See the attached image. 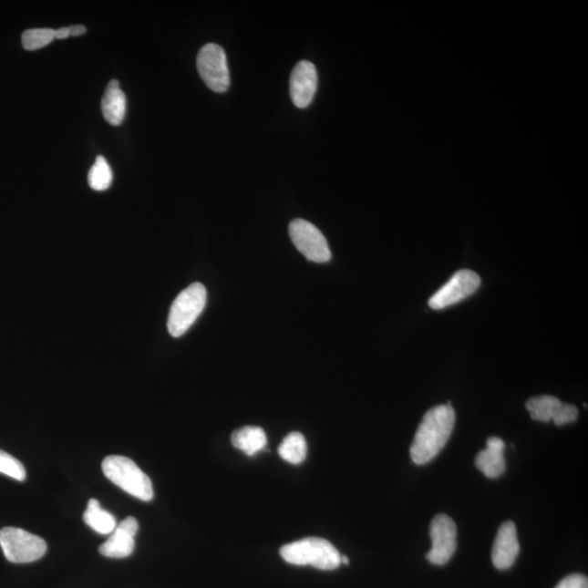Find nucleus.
Instances as JSON below:
<instances>
[{
    "instance_id": "ddd939ff",
    "label": "nucleus",
    "mask_w": 588,
    "mask_h": 588,
    "mask_svg": "<svg viewBox=\"0 0 588 588\" xmlns=\"http://www.w3.org/2000/svg\"><path fill=\"white\" fill-rule=\"evenodd\" d=\"M520 552L517 528L511 521L503 523L498 531L491 560L498 570L511 568Z\"/></svg>"
},
{
    "instance_id": "20e7f679",
    "label": "nucleus",
    "mask_w": 588,
    "mask_h": 588,
    "mask_svg": "<svg viewBox=\"0 0 588 588\" xmlns=\"http://www.w3.org/2000/svg\"><path fill=\"white\" fill-rule=\"evenodd\" d=\"M207 291L203 284L194 283L178 294L172 302L167 328L172 337L179 338L191 328L205 309Z\"/></svg>"
},
{
    "instance_id": "aec40b11",
    "label": "nucleus",
    "mask_w": 588,
    "mask_h": 588,
    "mask_svg": "<svg viewBox=\"0 0 588 588\" xmlns=\"http://www.w3.org/2000/svg\"><path fill=\"white\" fill-rule=\"evenodd\" d=\"M55 39L53 29H32L26 30L22 35V45L26 50H37L47 46Z\"/></svg>"
},
{
    "instance_id": "393cba45",
    "label": "nucleus",
    "mask_w": 588,
    "mask_h": 588,
    "mask_svg": "<svg viewBox=\"0 0 588 588\" xmlns=\"http://www.w3.org/2000/svg\"><path fill=\"white\" fill-rule=\"evenodd\" d=\"M341 563H344V564H349V563H350V562H349L348 557L341 556Z\"/></svg>"
},
{
    "instance_id": "f8f14e48",
    "label": "nucleus",
    "mask_w": 588,
    "mask_h": 588,
    "mask_svg": "<svg viewBox=\"0 0 588 588\" xmlns=\"http://www.w3.org/2000/svg\"><path fill=\"white\" fill-rule=\"evenodd\" d=\"M139 523L136 518L129 517L117 524L109 539L99 546V552L108 558H127L131 556L136 548V536Z\"/></svg>"
},
{
    "instance_id": "6ab92c4d",
    "label": "nucleus",
    "mask_w": 588,
    "mask_h": 588,
    "mask_svg": "<svg viewBox=\"0 0 588 588\" xmlns=\"http://www.w3.org/2000/svg\"><path fill=\"white\" fill-rule=\"evenodd\" d=\"M88 184L95 191H105L113 182V172H111L108 160L103 156H98L95 164L88 172Z\"/></svg>"
},
{
    "instance_id": "f03ea898",
    "label": "nucleus",
    "mask_w": 588,
    "mask_h": 588,
    "mask_svg": "<svg viewBox=\"0 0 588 588\" xmlns=\"http://www.w3.org/2000/svg\"><path fill=\"white\" fill-rule=\"evenodd\" d=\"M280 556L285 562L294 565H311V567L330 571L341 564V554L332 542L319 537L290 542L280 549Z\"/></svg>"
},
{
    "instance_id": "f3484780",
    "label": "nucleus",
    "mask_w": 588,
    "mask_h": 588,
    "mask_svg": "<svg viewBox=\"0 0 588 588\" xmlns=\"http://www.w3.org/2000/svg\"><path fill=\"white\" fill-rule=\"evenodd\" d=\"M83 520L89 528L103 535L113 533L117 526L114 515L100 507V503L97 500H88Z\"/></svg>"
},
{
    "instance_id": "1a4fd4ad",
    "label": "nucleus",
    "mask_w": 588,
    "mask_h": 588,
    "mask_svg": "<svg viewBox=\"0 0 588 588\" xmlns=\"http://www.w3.org/2000/svg\"><path fill=\"white\" fill-rule=\"evenodd\" d=\"M480 278L478 273L469 270L459 271L444 287L431 296L428 304L433 310L446 309L467 299L480 288Z\"/></svg>"
},
{
    "instance_id": "4be33fe9",
    "label": "nucleus",
    "mask_w": 588,
    "mask_h": 588,
    "mask_svg": "<svg viewBox=\"0 0 588 588\" xmlns=\"http://www.w3.org/2000/svg\"><path fill=\"white\" fill-rule=\"evenodd\" d=\"M556 588H588V580L583 574H571L560 582Z\"/></svg>"
},
{
    "instance_id": "9d476101",
    "label": "nucleus",
    "mask_w": 588,
    "mask_h": 588,
    "mask_svg": "<svg viewBox=\"0 0 588 588\" xmlns=\"http://www.w3.org/2000/svg\"><path fill=\"white\" fill-rule=\"evenodd\" d=\"M526 408L535 421L551 422L557 427L576 421L579 411L576 407L567 405L552 396L531 397L526 402Z\"/></svg>"
},
{
    "instance_id": "7ed1b4c3",
    "label": "nucleus",
    "mask_w": 588,
    "mask_h": 588,
    "mask_svg": "<svg viewBox=\"0 0 588 588\" xmlns=\"http://www.w3.org/2000/svg\"><path fill=\"white\" fill-rule=\"evenodd\" d=\"M102 468L106 478L128 494L142 501L153 500L152 480L131 459L109 456L104 459Z\"/></svg>"
},
{
    "instance_id": "2eb2a0df",
    "label": "nucleus",
    "mask_w": 588,
    "mask_h": 588,
    "mask_svg": "<svg viewBox=\"0 0 588 588\" xmlns=\"http://www.w3.org/2000/svg\"><path fill=\"white\" fill-rule=\"evenodd\" d=\"M102 111L106 121L111 126H120L126 117L127 98L119 88V81L111 80L104 94Z\"/></svg>"
},
{
    "instance_id": "6e6552de",
    "label": "nucleus",
    "mask_w": 588,
    "mask_h": 588,
    "mask_svg": "<svg viewBox=\"0 0 588 588\" xmlns=\"http://www.w3.org/2000/svg\"><path fill=\"white\" fill-rule=\"evenodd\" d=\"M429 535L433 546L427 554L430 563L444 565L457 549V526L450 517L438 514L431 521Z\"/></svg>"
},
{
    "instance_id": "5701e85b",
    "label": "nucleus",
    "mask_w": 588,
    "mask_h": 588,
    "mask_svg": "<svg viewBox=\"0 0 588 588\" xmlns=\"http://www.w3.org/2000/svg\"><path fill=\"white\" fill-rule=\"evenodd\" d=\"M69 33L70 36H80L86 35L87 27L80 25L71 26H69Z\"/></svg>"
},
{
    "instance_id": "9b49d317",
    "label": "nucleus",
    "mask_w": 588,
    "mask_h": 588,
    "mask_svg": "<svg viewBox=\"0 0 588 588\" xmlns=\"http://www.w3.org/2000/svg\"><path fill=\"white\" fill-rule=\"evenodd\" d=\"M318 76L315 66L302 60L296 64L290 77V97L296 108H309L317 91Z\"/></svg>"
},
{
    "instance_id": "a211bd4d",
    "label": "nucleus",
    "mask_w": 588,
    "mask_h": 588,
    "mask_svg": "<svg viewBox=\"0 0 588 588\" xmlns=\"http://www.w3.org/2000/svg\"><path fill=\"white\" fill-rule=\"evenodd\" d=\"M279 456L291 464H300L305 460L307 445L305 437L299 431H293L284 437L278 448Z\"/></svg>"
},
{
    "instance_id": "423d86ee",
    "label": "nucleus",
    "mask_w": 588,
    "mask_h": 588,
    "mask_svg": "<svg viewBox=\"0 0 588 588\" xmlns=\"http://www.w3.org/2000/svg\"><path fill=\"white\" fill-rule=\"evenodd\" d=\"M198 71L207 87L212 92L225 93L231 87L225 50L220 45L210 43L201 47L196 58Z\"/></svg>"
},
{
    "instance_id": "f257e3e1",
    "label": "nucleus",
    "mask_w": 588,
    "mask_h": 588,
    "mask_svg": "<svg viewBox=\"0 0 588 588\" xmlns=\"http://www.w3.org/2000/svg\"><path fill=\"white\" fill-rule=\"evenodd\" d=\"M456 413L451 406L431 407L418 428L410 449L412 461L423 466L444 449L455 428Z\"/></svg>"
},
{
    "instance_id": "412c9836",
    "label": "nucleus",
    "mask_w": 588,
    "mask_h": 588,
    "mask_svg": "<svg viewBox=\"0 0 588 588\" xmlns=\"http://www.w3.org/2000/svg\"><path fill=\"white\" fill-rule=\"evenodd\" d=\"M0 473L19 481H24L26 478L24 464L3 450H0Z\"/></svg>"
},
{
    "instance_id": "b1692460",
    "label": "nucleus",
    "mask_w": 588,
    "mask_h": 588,
    "mask_svg": "<svg viewBox=\"0 0 588 588\" xmlns=\"http://www.w3.org/2000/svg\"><path fill=\"white\" fill-rule=\"evenodd\" d=\"M70 36L69 27H60L58 30H55V38L66 39Z\"/></svg>"
},
{
    "instance_id": "dca6fc26",
    "label": "nucleus",
    "mask_w": 588,
    "mask_h": 588,
    "mask_svg": "<svg viewBox=\"0 0 588 588\" xmlns=\"http://www.w3.org/2000/svg\"><path fill=\"white\" fill-rule=\"evenodd\" d=\"M232 442L234 448L252 457L264 449L267 437L261 428L244 427L233 431Z\"/></svg>"
},
{
    "instance_id": "0eeeda50",
    "label": "nucleus",
    "mask_w": 588,
    "mask_h": 588,
    "mask_svg": "<svg viewBox=\"0 0 588 588\" xmlns=\"http://www.w3.org/2000/svg\"><path fill=\"white\" fill-rule=\"evenodd\" d=\"M289 235L295 248L307 260L314 263H327L332 260L326 238L312 222L304 220L291 222Z\"/></svg>"
},
{
    "instance_id": "4468645a",
    "label": "nucleus",
    "mask_w": 588,
    "mask_h": 588,
    "mask_svg": "<svg viewBox=\"0 0 588 588\" xmlns=\"http://www.w3.org/2000/svg\"><path fill=\"white\" fill-rule=\"evenodd\" d=\"M505 442L498 437L487 440V448L481 450L475 459V466L489 479H497L505 473L506 460Z\"/></svg>"
},
{
    "instance_id": "39448f33",
    "label": "nucleus",
    "mask_w": 588,
    "mask_h": 588,
    "mask_svg": "<svg viewBox=\"0 0 588 588\" xmlns=\"http://www.w3.org/2000/svg\"><path fill=\"white\" fill-rule=\"evenodd\" d=\"M0 547L5 559L14 563H29L41 559L47 551L41 537L16 528L0 530Z\"/></svg>"
}]
</instances>
